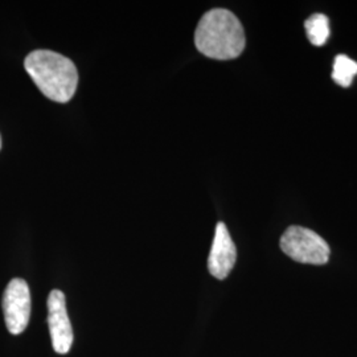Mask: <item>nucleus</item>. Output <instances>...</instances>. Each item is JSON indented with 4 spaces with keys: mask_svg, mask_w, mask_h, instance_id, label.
<instances>
[{
    "mask_svg": "<svg viewBox=\"0 0 357 357\" xmlns=\"http://www.w3.org/2000/svg\"><path fill=\"white\" fill-rule=\"evenodd\" d=\"M195 44L199 52L209 59L231 60L245 50V31L234 13L225 8H215L205 13L199 22Z\"/></svg>",
    "mask_w": 357,
    "mask_h": 357,
    "instance_id": "f257e3e1",
    "label": "nucleus"
},
{
    "mask_svg": "<svg viewBox=\"0 0 357 357\" xmlns=\"http://www.w3.org/2000/svg\"><path fill=\"white\" fill-rule=\"evenodd\" d=\"M236 259L237 249L230 237L229 230L224 222H218L208 258V270L217 280H225L234 268Z\"/></svg>",
    "mask_w": 357,
    "mask_h": 357,
    "instance_id": "423d86ee",
    "label": "nucleus"
},
{
    "mask_svg": "<svg viewBox=\"0 0 357 357\" xmlns=\"http://www.w3.org/2000/svg\"><path fill=\"white\" fill-rule=\"evenodd\" d=\"M357 75V63L352 59H349L345 54H339L335 59L333 64V72H332V79L343 86V88H349L352 85L354 77Z\"/></svg>",
    "mask_w": 357,
    "mask_h": 357,
    "instance_id": "6e6552de",
    "label": "nucleus"
},
{
    "mask_svg": "<svg viewBox=\"0 0 357 357\" xmlns=\"http://www.w3.org/2000/svg\"><path fill=\"white\" fill-rule=\"evenodd\" d=\"M0 147H1V138H0Z\"/></svg>",
    "mask_w": 357,
    "mask_h": 357,
    "instance_id": "1a4fd4ad",
    "label": "nucleus"
},
{
    "mask_svg": "<svg viewBox=\"0 0 357 357\" xmlns=\"http://www.w3.org/2000/svg\"><path fill=\"white\" fill-rule=\"evenodd\" d=\"M26 73L41 93L54 102L70 101L78 85L76 65L57 52L38 50L24 60Z\"/></svg>",
    "mask_w": 357,
    "mask_h": 357,
    "instance_id": "f03ea898",
    "label": "nucleus"
},
{
    "mask_svg": "<svg viewBox=\"0 0 357 357\" xmlns=\"http://www.w3.org/2000/svg\"><path fill=\"white\" fill-rule=\"evenodd\" d=\"M282 252L301 264L324 265L330 259V246L318 233L302 227H290L281 237Z\"/></svg>",
    "mask_w": 357,
    "mask_h": 357,
    "instance_id": "7ed1b4c3",
    "label": "nucleus"
},
{
    "mask_svg": "<svg viewBox=\"0 0 357 357\" xmlns=\"http://www.w3.org/2000/svg\"><path fill=\"white\" fill-rule=\"evenodd\" d=\"M307 38L315 47H321L330 38V20L323 13H315L310 16L305 23Z\"/></svg>",
    "mask_w": 357,
    "mask_h": 357,
    "instance_id": "0eeeda50",
    "label": "nucleus"
},
{
    "mask_svg": "<svg viewBox=\"0 0 357 357\" xmlns=\"http://www.w3.org/2000/svg\"><path fill=\"white\" fill-rule=\"evenodd\" d=\"M47 307L53 349L59 355H66L73 344V330L66 312L64 293L60 290H52L47 301Z\"/></svg>",
    "mask_w": 357,
    "mask_h": 357,
    "instance_id": "39448f33",
    "label": "nucleus"
},
{
    "mask_svg": "<svg viewBox=\"0 0 357 357\" xmlns=\"http://www.w3.org/2000/svg\"><path fill=\"white\" fill-rule=\"evenodd\" d=\"M3 312L8 331L20 335L29 323L31 293L24 280L15 278L8 283L3 294Z\"/></svg>",
    "mask_w": 357,
    "mask_h": 357,
    "instance_id": "20e7f679",
    "label": "nucleus"
}]
</instances>
